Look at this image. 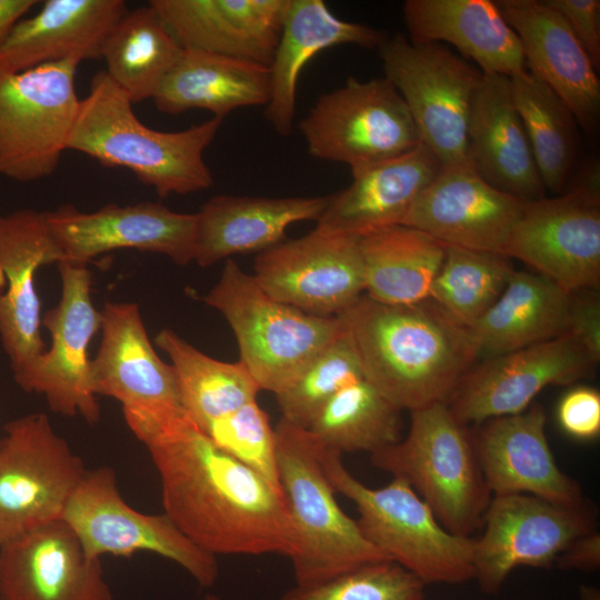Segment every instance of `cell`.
<instances>
[{
	"mask_svg": "<svg viewBox=\"0 0 600 600\" xmlns=\"http://www.w3.org/2000/svg\"><path fill=\"white\" fill-rule=\"evenodd\" d=\"M44 216L66 261L87 264L118 249L164 254L180 266L194 261L197 213L142 201L126 207L108 203L93 212L63 204Z\"/></svg>",
	"mask_w": 600,
	"mask_h": 600,
	"instance_id": "obj_19",
	"label": "cell"
},
{
	"mask_svg": "<svg viewBox=\"0 0 600 600\" xmlns=\"http://www.w3.org/2000/svg\"><path fill=\"white\" fill-rule=\"evenodd\" d=\"M269 68L226 56L182 49L153 97L163 113L203 109L223 119L242 107L267 106Z\"/></svg>",
	"mask_w": 600,
	"mask_h": 600,
	"instance_id": "obj_32",
	"label": "cell"
},
{
	"mask_svg": "<svg viewBox=\"0 0 600 600\" xmlns=\"http://www.w3.org/2000/svg\"><path fill=\"white\" fill-rule=\"evenodd\" d=\"M441 166L421 142L401 156L352 171V182L328 197L316 229L360 238L401 224Z\"/></svg>",
	"mask_w": 600,
	"mask_h": 600,
	"instance_id": "obj_27",
	"label": "cell"
},
{
	"mask_svg": "<svg viewBox=\"0 0 600 600\" xmlns=\"http://www.w3.org/2000/svg\"><path fill=\"white\" fill-rule=\"evenodd\" d=\"M527 202L482 179L469 163L441 166L401 224L444 246L506 256Z\"/></svg>",
	"mask_w": 600,
	"mask_h": 600,
	"instance_id": "obj_20",
	"label": "cell"
},
{
	"mask_svg": "<svg viewBox=\"0 0 600 600\" xmlns=\"http://www.w3.org/2000/svg\"><path fill=\"white\" fill-rule=\"evenodd\" d=\"M373 467L407 481L451 533L471 538L492 498L471 430L447 402L410 411L408 434L370 453Z\"/></svg>",
	"mask_w": 600,
	"mask_h": 600,
	"instance_id": "obj_6",
	"label": "cell"
},
{
	"mask_svg": "<svg viewBox=\"0 0 600 600\" xmlns=\"http://www.w3.org/2000/svg\"><path fill=\"white\" fill-rule=\"evenodd\" d=\"M148 4L182 49L269 68L287 0H151Z\"/></svg>",
	"mask_w": 600,
	"mask_h": 600,
	"instance_id": "obj_25",
	"label": "cell"
},
{
	"mask_svg": "<svg viewBox=\"0 0 600 600\" xmlns=\"http://www.w3.org/2000/svg\"><path fill=\"white\" fill-rule=\"evenodd\" d=\"M57 267L61 298L41 319L50 332L51 344L21 390L42 394L54 413L81 417L96 424L101 413L92 387L88 348L100 330L101 313L91 298L92 276L83 263L62 260Z\"/></svg>",
	"mask_w": 600,
	"mask_h": 600,
	"instance_id": "obj_15",
	"label": "cell"
},
{
	"mask_svg": "<svg viewBox=\"0 0 600 600\" xmlns=\"http://www.w3.org/2000/svg\"><path fill=\"white\" fill-rule=\"evenodd\" d=\"M386 38L378 29L337 18L322 0H287L279 41L269 66L266 117L274 131L280 136L291 133L298 79L312 57L339 44L378 49Z\"/></svg>",
	"mask_w": 600,
	"mask_h": 600,
	"instance_id": "obj_30",
	"label": "cell"
},
{
	"mask_svg": "<svg viewBox=\"0 0 600 600\" xmlns=\"http://www.w3.org/2000/svg\"><path fill=\"white\" fill-rule=\"evenodd\" d=\"M509 259L446 246L430 299L471 329L497 301L516 271Z\"/></svg>",
	"mask_w": 600,
	"mask_h": 600,
	"instance_id": "obj_39",
	"label": "cell"
},
{
	"mask_svg": "<svg viewBox=\"0 0 600 600\" xmlns=\"http://www.w3.org/2000/svg\"><path fill=\"white\" fill-rule=\"evenodd\" d=\"M402 410L368 380L338 391L307 428L324 447L373 453L401 440Z\"/></svg>",
	"mask_w": 600,
	"mask_h": 600,
	"instance_id": "obj_38",
	"label": "cell"
},
{
	"mask_svg": "<svg viewBox=\"0 0 600 600\" xmlns=\"http://www.w3.org/2000/svg\"><path fill=\"white\" fill-rule=\"evenodd\" d=\"M378 52L421 142L442 166L469 163L468 118L482 72L439 42H413L402 33L386 38Z\"/></svg>",
	"mask_w": 600,
	"mask_h": 600,
	"instance_id": "obj_8",
	"label": "cell"
},
{
	"mask_svg": "<svg viewBox=\"0 0 600 600\" xmlns=\"http://www.w3.org/2000/svg\"><path fill=\"white\" fill-rule=\"evenodd\" d=\"M182 48L149 6L127 11L101 50L107 74L133 103L153 99Z\"/></svg>",
	"mask_w": 600,
	"mask_h": 600,
	"instance_id": "obj_37",
	"label": "cell"
},
{
	"mask_svg": "<svg viewBox=\"0 0 600 600\" xmlns=\"http://www.w3.org/2000/svg\"><path fill=\"white\" fill-rule=\"evenodd\" d=\"M467 156L498 190L526 202L546 197L509 77L482 73L468 118Z\"/></svg>",
	"mask_w": 600,
	"mask_h": 600,
	"instance_id": "obj_26",
	"label": "cell"
},
{
	"mask_svg": "<svg viewBox=\"0 0 600 600\" xmlns=\"http://www.w3.org/2000/svg\"><path fill=\"white\" fill-rule=\"evenodd\" d=\"M62 260L44 211L0 216V341L20 389L46 351L36 272Z\"/></svg>",
	"mask_w": 600,
	"mask_h": 600,
	"instance_id": "obj_18",
	"label": "cell"
},
{
	"mask_svg": "<svg viewBox=\"0 0 600 600\" xmlns=\"http://www.w3.org/2000/svg\"><path fill=\"white\" fill-rule=\"evenodd\" d=\"M404 26L413 42H447L483 74L527 69L518 36L491 0H407Z\"/></svg>",
	"mask_w": 600,
	"mask_h": 600,
	"instance_id": "obj_29",
	"label": "cell"
},
{
	"mask_svg": "<svg viewBox=\"0 0 600 600\" xmlns=\"http://www.w3.org/2000/svg\"><path fill=\"white\" fill-rule=\"evenodd\" d=\"M328 197L254 198L216 196L197 212L194 261L209 267L233 254L264 251L298 221H317Z\"/></svg>",
	"mask_w": 600,
	"mask_h": 600,
	"instance_id": "obj_31",
	"label": "cell"
},
{
	"mask_svg": "<svg viewBox=\"0 0 600 600\" xmlns=\"http://www.w3.org/2000/svg\"><path fill=\"white\" fill-rule=\"evenodd\" d=\"M86 472L46 413L7 422L0 439V546L62 519Z\"/></svg>",
	"mask_w": 600,
	"mask_h": 600,
	"instance_id": "obj_11",
	"label": "cell"
},
{
	"mask_svg": "<svg viewBox=\"0 0 600 600\" xmlns=\"http://www.w3.org/2000/svg\"><path fill=\"white\" fill-rule=\"evenodd\" d=\"M506 256L569 293L600 283V170L580 167L569 188L552 198L527 202Z\"/></svg>",
	"mask_w": 600,
	"mask_h": 600,
	"instance_id": "obj_9",
	"label": "cell"
},
{
	"mask_svg": "<svg viewBox=\"0 0 600 600\" xmlns=\"http://www.w3.org/2000/svg\"><path fill=\"white\" fill-rule=\"evenodd\" d=\"M364 294L392 306L430 299L442 266L446 246L428 233L404 224L360 237Z\"/></svg>",
	"mask_w": 600,
	"mask_h": 600,
	"instance_id": "obj_34",
	"label": "cell"
},
{
	"mask_svg": "<svg viewBox=\"0 0 600 600\" xmlns=\"http://www.w3.org/2000/svg\"><path fill=\"white\" fill-rule=\"evenodd\" d=\"M567 333L584 348L594 363L600 361V299L596 290L571 293Z\"/></svg>",
	"mask_w": 600,
	"mask_h": 600,
	"instance_id": "obj_45",
	"label": "cell"
},
{
	"mask_svg": "<svg viewBox=\"0 0 600 600\" xmlns=\"http://www.w3.org/2000/svg\"><path fill=\"white\" fill-rule=\"evenodd\" d=\"M279 483L298 551L290 559L296 584L319 583L360 566L391 561L342 511L321 459L319 440L280 418L274 427Z\"/></svg>",
	"mask_w": 600,
	"mask_h": 600,
	"instance_id": "obj_4",
	"label": "cell"
},
{
	"mask_svg": "<svg viewBox=\"0 0 600 600\" xmlns=\"http://www.w3.org/2000/svg\"><path fill=\"white\" fill-rule=\"evenodd\" d=\"M594 366L584 348L564 333L488 357L463 376L447 403L457 420L476 426L524 411L547 387L572 384L589 377Z\"/></svg>",
	"mask_w": 600,
	"mask_h": 600,
	"instance_id": "obj_16",
	"label": "cell"
},
{
	"mask_svg": "<svg viewBox=\"0 0 600 600\" xmlns=\"http://www.w3.org/2000/svg\"><path fill=\"white\" fill-rule=\"evenodd\" d=\"M426 587L396 562L378 561L319 583L296 584L281 600H423Z\"/></svg>",
	"mask_w": 600,
	"mask_h": 600,
	"instance_id": "obj_41",
	"label": "cell"
},
{
	"mask_svg": "<svg viewBox=\"0 0 600 600\" xmlns=\"http://www.w3.org/2000/svg\"><path fill=\"white\" fill-rule=\"evenodd\" d=\"M519 38L527 69L572 111L587 133L598 129L600 81L566 20L544 0H496Z\"/></svg>",
	"mask_w": 600,
	"mask_h": 600,
	"instance_id": "obj_24",
	"label": "cell"
},
{
	"mask_svg": "<svg viewBox=\"0 0 600 600\" xmlns=\"http://www.w3.org/2000/svg\"><path fill=\"white\" fill-rule=\"evenodd\" d=\"M560 428L571 438L593 440L600 434V393L597 389L578 386L567 391L557 407Z\"/></svg>",
	"mask_w": 600,
	"mask_h": 600,
	"instance_id": "obj_43",
	"label": "cell"
},
{
	"mask_svg": "<svg viewBox=\"0 0 600 600\" xmlns=\"http://www.w3.org/2000/svg\"><path fill=\"white\" fill-rule=\"evenodd\" d=\"M320 459L334 491L356 506L362 536L391 561L426 586L474 580L472 538L449 532L407 481L392 477L383 487H368L322 443Z\"/></svg>",
	"mask_w": 600,
	"mask_h": 600,
	"instance_id": "obj_5",
	"label": "cell"
},
{
	"mask_svg": "<svg viewBox=\"0 0 600 600\" xmlns=\"http://www.w3.org/2000/svg\"><path fill=\"white\" fill-rule=\"evenodd\" d=\"M510 80L513 101L546 191L561 194L579 170L580 127L570 108L528 69Z\"/></svg>",
	"mask_w": 600,
	"mask_h": 600,
	"instance_id": "obj_36",
	"label": "cell"
},
{
	"mask_svg": "<svg viewBox=\"0 0 600 600\" xmlns=\"http://www.w3.org/2000/svg\"><path fill=\"white\" fill-rule=\"evenodd\" d=\"M566 20L589 57L596 71L600 69V1L544 0Z\"/></svg>",
	"mask_w": 600,
	"mask_h": 600,
	"instance_id": "obj_44",
	"label": "cell"
},
{
	"mask_svg": "<svg viewBox=\"0 0 600 600\" xmlns=\"http://www.w3.org/2000/svg\"><path fill=\"white\" fill-rule=\"evenodd\" d=\"M222 120L212 117L174 132L149 128L102 70L92 77L87 97L80 99L67 150L87 154L106 167L129 169L161 198L187 194L213 184L203 153Z\"/></svg>",
	"mask_w": 600,
	"mask_h": 600,
	"instance_id": "obj_3",
	"label": "cell"
},
{
	"mask_svg": "<svg viewBox=\"0 0 600 600\" xmlns=\"http://www.w3.org/2000/svg\"><path fill=\"white\" fill-rule=\"evenodd\" d=\"M540 403L473 426L474 451L492 496L526 493L562 506L586 501L579 482L558 466Z\"/></svg>",
	"mask_w": 600,
	"mask_h": 600,
	"instance_id": "obj_21",
	"label": "cell"
},
{
	"mask_svg": "<svg viewBox=\"0 0 600 600\" xmlns=\"http://www.w3.org/2000/svg\"><path fill=\"white\" fill-rule=\"evenodd\" d=\"M338 317L364 379L402 411L448 402L480 356L471 329L432 299L392 306L363 293Z\"/></svg>",
	"mask_w": 600,
	"mask_h": 600,
	"instance_id": "obj_2",
	"label": "cell"
},
{
	"mask_svg": "<svg viewBox=\"0 0 600 600\" xmlns=\"http://www.w3.org/2000/svg\"><path fill=\"white\" fill-rule=\"evenodd\" d=\"M101 340L91 360L94 393L119 401L123 416H152L183 409L171 364L157 354L133 302L107 301Z\"/></svg>",
	"mask_w": 600,
	"mask_h": 600,
	"instance_id": "obj_22",
	"label": "cell"
},
{
	"mask_svg": "<svg viewBox=\"0 0 600 600\" xmlns=\"http://www.w3.org/2000/svg\"><path fill=\"white\" fill-rule=\"evenodd\" d=\"M561 570L592 572L600 567V533L594 530L574 539L557 558Z\"/></svg>",
	"mask_w": 600,
	"mask_h": 600,
	"instance_id": "obj_46",
	"label": "cell"
},
{
	"mask_svg": "<svg viewBox=\"0 0 600 600\" xmlns=\"http://www.w3.org/2000/svg\"><path fill=\"white\" fill-rule=\"evenodd\" d=\"M0 600H113L100 559L62 519L0 546Z\"/></svg>",
	"mask_w": 600,
	"mask_h": 600,
	"instance_id": "obj_23",
	"label": "cell"
},
{
	"mask_svg": "<svg viewBox=\"0 0 600 600\" xmlns=\"http://www.w3.org/2000/svg\"><path fill=\"white\" fill-rule=\"evenodd\" d=\"M299 127L310 156L344 163L351 172L421 143L402 97L384 77L348 78L322 94Z\"/></svg>",
	"mask_w": 600,
	"mask_h": 600,
	"instance_id": "obj_12",
	"label": "cell"
},
{
	"mask_svg": "<svg viewBox=\"0 0 600 600\" xmlns=\"http://www.w3.org/2000/svg\"><path fill=\"white\" fill-rule=\"evenodd\" d=\"M126 12L123 0H47L38 13L12 28L0 47V69L19 72L99 59L108 33Z\"/></svg>",
	"mask_w": 600,
	"mask_h": 600,
	"instance_id": "obj_28",
	"label": "cell"
},
{
	"mask_svg": "<svg viewBox=\"0 0 600 600\" xmlns=\"http://www.w3.org/2000/svg\"><path fill=\"white\" fill-rule=\"evenodd\" d=\"M204 600H223L221 599L220 597L216 596V594H208Z\"/></svg>",
	"mask_w": 600,
	"mask_h": 600,
	"instance_id": "obj_49",
	"label": "cell"
},
{
	"mask_svg": "<svg viewBox=\"0 0 600 600\" xmlns=\"http://www.w3.org/2000/svg\"><path fill=\"white\" fill-rule=\"evenodd\" d=\"M579 600H600V590L594 586H581L579 589Z\"/></svg>",
	"mask_w": 600,
	"mask_h": 600,
	"instance_id": "obj_48",
	"label": "cell"
},
{
	"mask_svg": "<svg viewBox=\"0 0 600 600\" xmlns=\"http://www.w3.org/2000/svg\"><path fill=\"white\" fill-rule=\"evenodd\" d=\"M201 430L219 448L257 471L282 494L278 477L274 428L257 400L209 422Z\"/></svg>",
	"mask_w": 600,
	"mask_h": 600,
	"instance_id": "obj_42",
	"label": "cell"
},
{
	"mask_svg": "<svg viewBox=\"0 0 600 600\" xmlns=\"http://www.w3.org/2000/svg\"><path fill=\"white\" fill-rule=\"evenodd\" d=\"M359 239L314 228L261 251L253 277L280 302L316 316H339L364 292Z\"/></svg>",
	"mask_w": 600,
	"mask_h": 600,
	"instance_id": "obj_17",
	"label": "cell"
},
{
	"mask_svg": "<svg viewBox=\"0 0 600 600\" xmlns=\"http://www.w3.org/2000/svg\"><path fill=\"white\" fill-rule=\"evenodd\" d=\"M37 3L38 0H0V47L17 22Z\"/></svg>",
	"mask_w": 600,
	"mask_h": 600,
	"instance_id": "obj_47",
	"label": "cell"
},
{
	"mask_svg": "<svg viewBox=\"0 0 600 600\" xmlns=\"http://www.w3.org/2000/svg\"><path fill=\"white\" fill-rule=\"evenodd\" d=\"M222 313L238 342L240 361L261 390L276 396L343 329L338 317L304 312L270 297L253 274L228 259L218 282L202 297Z\"/></svg>",
	"mask_w": 600,
	"mask_h": 600,
	"instance_id": "obj_7",
	"label": "cell"
},
{
	"mask_svg": "<svg viewBox=\"0 0 600 600\" xmlns=\"http://www.w3.org/2000/svg\"><path fill=\"white\" fill-rule=\"evenodd\" d=\"M79 63L0 69V177L32 182L56 171L80 102L74 82Z\"/></svg>",
	"mask_w": 600,
	"mask_h": 600,
	"instance_id": "obj_10",
	"label": "cell"
},
{
	"mask_svg": "<svg viewBox=\"0 0 600 600\" xmlns=\"http://www.w3.org/2000/svg\"><path fill=\"white\" fill-rule=\"evenodd\" d=\"M596 507L562 506L526 493L492 496L482 532L472 538L474 580L486 594L500 591L518 567L548 569L577 538L594 531Z\"/></svg>",
	"mask_w": 600,
	"mask_h": 600,
	"instance_id": "obj_14",
	"label": "cell"
},
{
	"mask_svg": "<svg viewBox=\"0 0 600 600\" xmlns=\"http://www.w3.org/2000/svg\"><path fill=\"white\" fill-rule=\"evenodd\" d=\"M90 559L152 552L184 569L202 588L219 578L216 556L189 540L166 514H146L122 498L113 469L87 470L62 516Z\"/></svg>",
	"mask_w": 600,
	"mask_h": 600,
	"instance_id": "obj_13",
	"label": "cell"
},
{
	"mask_svg": "<svg viewBox=\"0 0 600 600\" xmlns=\"http://www.w3.org/2000/svg\"><path fill=\"white\" fill-rule=\"evenodd\" d=\"M154 342L170 358L181 406L200 429L257 400L261 389L240 360L211 358L168 328Z\"/></svg>",
	"mask_w": 600,
	"mask_h": 600,
	"instance_id": "obj_35",
	"label": "cell"
},
{
	"mask_svg": "<svg viewBox=\"0 0 600 600\" xmlns=\"http://www.w3.org/2000/svg\"><path fill=\"white\" fill-rule=\"evenodd\" d=\"M571 293L536 272L514 271L471 328L479 354L493 357L567 333Z\"/></svg>",
	"mask_w": 600,
	"mask_h": 600,
	"instance_id": "obj_33",
	"label": "cell"
},
{
	"mask_svg": "<svg viewBox=\"0 0 600 600\" xmlns=\"http://www.w3.org/2000/svg\"><path fill=\"white\" fill-rule=\"evenodd\" d=\"M361 379H364L361 361L343 323L338 337L306 367L289 388L276 396L281 417L307 429L329 399Z\"/></svg>",
	"mask_w": 600,
	"mask_h": 600,
	"instance_id": "obj_40",
	"label": "cell"
},
{
	"mask_svg": "<svg viewBox=\"0 0 600 600\" xmlns=\"http://www.w3.org/2000/svg\"><path fill=\"white\" fill-rule=\"evenodd\" d=\"M127 426L159 473L164 513L196 546L213 556H296L282 494L219 448L184 410Z\"/></svg>",
	"mask_w": 600,
	"mask_h": 600,
	"instance_id": "obj_1",
	"label": "cell"
}]
</instances>
